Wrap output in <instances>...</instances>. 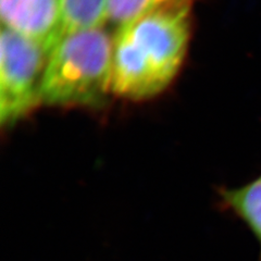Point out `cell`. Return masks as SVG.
I'll return each mask as SVG.
<instances>
[{
	"label": "cell",
	"mask_w": 261,
	"mask_h": 261,
	"mask_svg": "<svg viewBox=\"0 0 261 261\" xmlns=\"http://www.w3.org/2000/svg\"><path fill=\"white\" fill-rule=\"evenodd\" d=\"M48 54L3 27L0 39V122L12 127L40 103Z\"/></svg>",
	"instance_id": "3957f363"
},
{
	"label": "cell",
	"mask_w": 261,
	"mask_h": 261,
	"mask_svg": "<svg viewBox=\"0 0 261 261\" xmlns=\"http://www.w3.org/2000/svg\"><path fill=\"white\" fill-rule=\"evenodd\" d=\"M191 36V3L171 5L118 29L113 38L112 94L146 100L170 85Z\"/></svg>",
	"instance_id": "6da1fadb"
},
{
	"label": "cell",
	"mask_w": 261,
	"mask_h": 261,
	"mask_svg": "<svg viewBox=\"0 0 261 261\" xmlns=\"http://www.w3.org/2000/svg\"><path fill=\"white\" fill-rule=\"evenodd\" d=\"M3 27L49 55L62 39L59 0H0Z\"/></svg>",
	"instance_id": "277c9868"
},
{
	"label": "cell",
	"mask_w": 261,
	"mask_h": 261,
	"mask_svg": "<svg viewBox=\"0 0 261 261\" xmlns=\"http://www.w3.org/2000/svg\"><path fill=\"white\" fill-rule=\"evenodd\" d=\"M113 38L103 29L64 36L49 53L40 103L98 108L112 93Z\"/></svg>",
	"instance_id": "7a4b0ae2"
},
{
	"label": "cell",
	"mask_w": 261,
	"mask_h": 261,
	"mask_svg": "<svg viewBox=\"0 0 261 261\" xmlns=\"http://www.w3.org/2000/svg\"><path fill=\"white\" fill-rule=\"evenodd\" d=\"M62 36L102 29L109 21V0H59ZM62 37V38H63Z\"/></svg>",
	"instance_id": "8992f818"
},
{
	"label": "cell",
	"mask_w": 261,
	"mask_h": 261,
	"mask_svg": "<svg viewBox=\"0 0 261 261\" xmlns=\"http://www.w3.org/2000/svg\"><path fill=\"white\" fill-rule=\"evenodd\" d=\"M192 0H109V21L119 28L162 8Z\"/></svg>",
	"instance_id": "52a82bcc"
},
{
	"label": "cell",
	"mask_w": 261,
	"mask_h": 261,
	"mask_svg": "<svg viewBox=\"0 0 261 261\" xmlns=\"http://www.w3.org/2000/svg\"><path fill=\"white\" fill-rule=\"evenodd\" d=\"M217 194L218 207L239 219L255 236L261 261V174L239 187H219Z\"/></svg>",
	"instance_id": "5b68a950"
}]
</instances>
